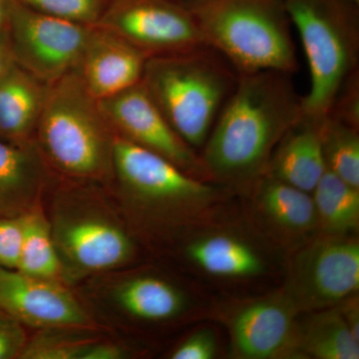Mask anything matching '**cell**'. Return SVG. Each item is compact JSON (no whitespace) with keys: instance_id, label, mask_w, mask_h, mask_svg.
<instances>
[{"instance_id":"1","label":"cell","mask_w":359,"mask_h":359,"mask_svg":"<svg viewBox=\"0 0 359 359\" xmlns=\"http://www.w3.org/2000/svg\"><path fill=\"white\" fill-rule=\"evenodd\" d=\"M302 114V97L290 73L238 75L203 147L201 159L209 179L255 185L266 173L278 142Z\"/></svg>"},{"instance_id":"2","label":"cell","mask_w":359,"mask_h":359,"mask_svg":"<svg viewBox=\"0 0 359 359\" xmlns=\"http://www.w3.org/2000/svg\"><path fill=\"white\" fill-rule=\"evenodd\" d=\"M116 134L74 71L49 85L34 140L65 181L112 183Z\"/></svg>"},{"instance_id":"3","label":"cell","mask_w":359,"mask_h":359,"mask_svg":"<svg viewBox=\"0 0 359 359\" xmlns=\"http://www.w3.org/2000/svg\"><path fill=\"white\" fill-rule=\"evenodd\" d=\"M238 79L221 54L202 45L149 57L141 82L175 131L196 150L204 147Z\"/></svg>"},{"instance_id":"4","label":"cell","mask_w":359,"mask_h":359,"mask_svg":"<svg viewBox=\"0 0 359 359\" xmlns=\"http://www.w3.org/2000/svg\"><path fill=\"white\" fill-rule=\"evenodd\" d=\"M99 187L67 181L54 194L47 217L65 283L110 273L133 259L135 244L122 212Z\"/></svg>"},{"instance_id":"5","label":"cell","mask_w":359,"mask_h":359,"mask_svg":"<svg viewBox=\"0 0 359 359\" xmlns=\"http://www.w3.org/2000/svg\"><path fill=\"white\" fill-rule=\"evenodd\" d=\"M203 42L238 75L297 69L285 0H207L188 6Z\"/></svg>"},{"instance_id":"6","label":"cell","mask_w":359,"mask_h":359,"mask_svg":"<svg viewBox=\"0 0 359 359\" xmlns=\"http://www.w3.org/2000/svg\"><path fill=\"white\" fill-rule=\"evenodd\" d=\"M111 184L123 216L146 226L182 223L219 198L218 189L205 180L117 135Z\"/></svg>"},{"instance_id":"7","label":"cell","mask_w":359,"mask_h":359,"mask_svg":"<svg viewBox=\"0 0 359 359\" xmlns=\"http://www.w3.org/2000/svg\"><path fill=\"white\" fill-rule=\"evenodd\" d=\"M308 61L311 87L304 115L323 119L339 90L358 70L359 4L353 0H285Z\"/></svg>"},{"instance_id":"8","label":"cell","mask_w":359,"mask_h":359,"mask_svg":"<svg viewBox=\"0 0 359 359\" xmlns=\"http://www.w3.org/2000/svg\"><path fill=\"white\" fill-rule=\"evenodd\" d=\"M359 290V244L325 236L299 250L283 294L302 313L334 308Z\"/></svg>"},{"instance_id":"9","label":"cell","mask_w":359,"mask_h":359,"mask_svg":"<svg viewBox=\"0 0 359 359\" xmlns=\"http://www.w3.org/2000/svg\"><path fill=\"white\" fill-rule=\"evenodd\" d=\"M92 27L16 1L7 29L14 62L44 83L53 84L75 69Z\"/></svg>"},{"instance_id":"10","label":"cell","mask_w":359,"mask_h":359,"mask_svg":"<svg viewBox=\"0 0 359 359\" xmlns=\"http://www.w3.org/2000/svg\"><path fill=\"white\" fill-rule=\"evenodd\" d=\"M100 27L147 55H166L205 45L188 6L174 0H108Z\"/></svg>"},{"instance_id":"11","label":"cell","mask_w":359,"mask_h":359,"mask_svg":"<svg viewBox=\"0 0 359 359\" xmlns=\"http://www.w3.org/2000/svg\"><path fill=\"white\" fill-rule=\"evenodd\" d=\"M99 105L117 136L163 156L187 173L209 180L201 156L175 131L142 82Z\"/></svg>"},{"instance_id":"12","label":"cell","mask_w":359,"mask_h":359,"mask_svg":"<svg viewBox=\"0 0 359 359\" xmlns=\"http://www.w3.org/2000/svg\"><path fill=\"white\" fill-rule=\"evenodd\" d=\"M0 309L25 327L93 328L99 325L60 280L0 268Z\"/></svg>"},{"instance_id":"13","label":"cell","mask_w":359,"mask_h":359,"mask_svg":"<svg viewBox=\"0 0 359 359\" xmlns=\"http://www.w3.org/2000/svg\"><path fill=\"white\" fill-rule=\"evenodd\" d=\"M299 314L283 292L247 304L231 318L233 355L244 359L304 358Z\"/></svg>"},{"instance_id":"14","label":"cell","mask_w":359,"mask_h":359,"mask_svg":"<svg viewBox=\"0 0 359 359\" xmlns=\"http://www.w3.org/2000/svg\"><path fill=\"white\" fill-rule=\"evenodd\" d=\"M147 55L119 35L93 26L75 69L95 100L102 101L140 83Z\"/></svg>"},{"instance_id":"15","label":"cell","mask_w":359,"mask_h":359,"mask_svg":"<svg viewBox=\"0 0 359 359\" xmlns=\"http://www.w3.org/2000/svg\"><path fill=\"white\" fill-rule=\"evenodd\" d=\"M49 171L35 140L0 137V219L18 218L41 205Z\"/></svg>"},{"instance_id":"16","label":"cell","mask_w":359,"mask_h":359,"mask_svg":"<svg viewBox=\"0 0 359 359\" xmlns=\"http://www.w3.org/2000/svg\"><path fill=\"white\" fill-rule=\"evenodd\" d=\"M101 302L113 314L143 323H163L185 311L183 292L173 283L154 275H131L111 280L101 292Z\"/></svg>"},{"instance_id":"17","label":"cell","mask_w":359,"mask_h":359,"mask_svg":"<svg viewBox=\"0 0 359 359\" xmlns=\"http://www.w3.org/2000/svg\"><path fill=\"white\" fill-rule=\"evenodd\" d=\"M321 120L302 114L278 142L264 175L311 194L327 170Z\"/></svg>"},{"instance_id":"18","label":"cell","mask_w":359,"mask_h":359,"mask_svg":"<svg viewBox=\"0 0 359 359\" xmlns=\"http://www.w3.org/2000/svg\"><path fill=\"white\" fill-rule=\"evenodd\" d=\"M49 85L13 63L0 75V137L34 140Z\"/></svg>"},{"instance_id":"19","label":"cell","mask_w":359,"mask_h":359,"mask_svg":"<svg viewBox=\"0 0 359 359\" xmlns=\"http://www.w3.org/2000/svg\"><path fill=\"white\" fill-rule=\"evenodd\" d=\"M255 186L259 211L278 233L301 238L318 230V217L311 193L266 175Z\"/></svg>"},{"instance_id":"20","label":"cell","mask_w":359,"mask_h":359,"mask_svg":"<svg viewBox=\"0 0 359 359\" xmlns=\"http://www.w3.org/2000/svg\"><path fill=\"white\" fill-rule=\"evenodd\" d=\"M186 252L196 266L221 278H252L264 269L263 259L250 245L224 233L197 238L188 245Z\"/></svg>"},{"instance_id":"21","label":"cell","mask_w":359,"mask_h":359,"mask_svg":"<svg viewBox=\"0 0 359 359\" xmlns=\"http://www.w3.org/2000/svg\"><path fill=\"white\" fill-rule=\"evenodd\" d=\"M299 323V344L304 358L358 359L359 340L337 306L308 313Z\"/></svg>"},{"instance_id":"22","label":"cell","mask_w":359,"mask_h":359,"mask_svg":"<svg viewBox=\"0 0 359 359\" xmlns=\"http://www.w3.org/2000/svg\"><path fill=\"white\" fill-rule=\"evenodd\" d=\"M318 229L327 236H347L359 226V189L325 170L313 189Z\"/></svg>"},{"instance_id":"23","label":"cell","mask_w":359,"mask_h":359,"mask_svg":"<svg viewBox=\"0 0 359 359\" xmlns=\"http://www.w3.org/2000/svg\"><path fill=\"white\" fill-rule=\"evenodd\" d=\"M22 223V245L16 269L28 276L65 283L50 224L42 204L23 215Z\"/></svg>"},{"instance_id":"24","label":"cell","mask_w":359,"mask_h":359,"mask_svg":"<svg viewBox=\"0 0 359 359\" xmlns=\"http://www.w3.org/2000/svg\"><path fill=\"white\" fill-rule=\"evenodd\" d=\"M358 131L332 116L321 120V143L327 169L359 189Z\"/></svg>"},{"instance_id":"25","label":"cell","mask_w":359,"mask_h":359,"mask_svg":"<svg viewBox=\"0 0 359 359\" xmlns=\"http://www.w3.org/2000/svg\"><path fill=\"white\" fill-rule=\"evenodd\" d=\"M98 332L93 328H43L27 339L20 358L80 359L85 349L100 339Z\"/></svg>"},{"instance_id":"26","label":"cell","mask_w":359,"mask_h":359,"mask_svg":"<svg viewBox=\"0 0 359 359\" xmlns=\"http://www.w3.org/2000/svg\"><path fill=\"white\" fill-rule=\"evenodd\" d=\"M54 18L86 26L98 25L108 0H18Z\"/></svg>"},{"instance_id":"27","label":"cell","mask_w":359,"mask_h":359,"mask_svg":"<svg viewBox=\"0 0 359 359\" xmlns=\"http://www.w3.org/2000/svg\"><path fill=\"white\" fill-rule=\"evenodd\" d=\"M327 116L359 130V74L353 72L339 90Z\"/></svg>"},{"instance_id":"28","label":"cell","mask_w":359,"mask_h":359,"mask_svg":"<svg viewBox=\"0 0 359 359\" xmlns=\"http://www.w3.org/2000/svg\"><path fill=\"white\" fill-rule=\"evenodd\" d=\"M22 237V216L0 219V268L18 269Z\"/></svg>"},{"instance_id":"29","label":"cell","mask_w":359,"mask_h":359,"mask_svg":"<svg viewBox=\"0 0 359 359\" xmlns=\"http://www.w3.org/2000/svg\"><path fill=\"white\" fill-rule=\"evenodd\" d=\"M27 339L25 325L0 309V359L20 358Z\"/></svg>"},{"instance_id":"30","label":"cell","mask_w":359,"mask_h":359,"mask_svg":"<svg viewBox=\"0 0 359 359\" xmlns=\"http://www.w3.org/2000/svg\"><path fill=\"white\" fill-rule=\"evenodd\" d=\"M217 353V340L211 330H201L190 335L171 353L172 359H212Z\"/></svg>"},{"instance_id":"31","label":"cell","mask_w":359,"mask_h":359,"mask_svg":"<svg viewBox=\"0 0 359 359\" xmlns=\"http://www.w3.org/2000/svg\"><path fill=\"white\" fill-rule=\"evenodd\" d=\"M129 358L126 347L117 342L97 339L90 344L80 359H123Z\"/></svg>"},{"instance_id":"32","label":"cell","mask_w":359,"mask_h":359,"mask_svg":"<svg viewBox=\"0 0 359 359\" xmlns=\"http://www.w3.org/2000/svg\"><path fill=\"white\" fill-rule=\"evenodd\" d=\"M344 320L348 325L354 337L359 340V304L358 297L355 294L344 299L337 306Z\"/></svg>"},{"instance_id":"33","label":"cell","mask_w":359,"mask_h":359,"mask_svg":"<svg viewBox=\"0 0 359 359\" xmlns=\"http://www.w3.org/2000/svg\"><path fill=\"white\" fill-rule=\"evenodd\" d=\"M14 63L8 33L0 30V75Z\"/></svg>"},{"instance_id":"34","label":"cell","mask_w":359,"mask_h":359,"mask_svg":"<svg viewBox=\"0 0 359 359\" xmlns=\"http://www.w3.org/2000/svg\"><path fill=\"white\" fill-rule=\"evenodd\" d=\"M18 0H0V30L7 32L13 7Z\"/></svg>"},{"instance_id":"35","label":"cell","mask_w":359,"mask_h":359,"mask_svg":"<svg viewBox=\"0 0 359 359\" xmlns=\"http://www.w3.org/2000/svg\"><path fill=\"white\" fill-rule=\"evenodd\" d=\"M179 4H184L186 6H193V4H201V2L207 1V0H174Z\"/></svg>"},{"instance_id":"36","label":"cell","mask_w":359,"mask_h":359,"mask_svg":"<svg viewBox=\"0 0 359 359\" xmlns=\"http://www.w3.org/2000/svg\"><path fill=\"white\" fill-rule=\"evenodd\" d=\"M354 2H356V4H359V0H353Z\"/></svg>"}]
</instances>
